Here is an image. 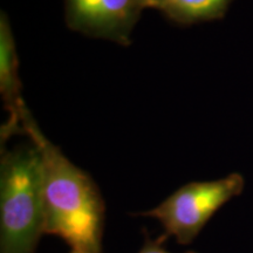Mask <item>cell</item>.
Instances as JSON below:
<instances>
[{
    "label": "cell",
    "instance_id": "1",
    "mask_svg": "<svg viewBox=\"0 0 253 253\" xmlns=\"http://www.w3.org/2000/svg\"><path fill=\"white\" fill-rule=\"evenodd\" d=\"M23 132L40 155L45 235L60 237L72 250L101 253L104 202L99 188L40 131L28 110Z\"/></svg>",
    "mask_w": 253,
    "mask_h": 253
},
{
    "label": "cell",
    "instance_id": "2",
    "mask_svg": "<svg viewBox=\"0 0 253 253\" xmlns=\"http://www.w3.org/2000/svg\"><path fill=\"white\" fill-rule=\"evenodd\" d=\"M45 235L41 164L33 144L2 151L0 162V253H36Z\"/></svg>",
    "mask_w": 253,
    "mask_h": 253
},
{
    "label": "cell",
    "instance_id": "3",
    "mask_svg": "<svg viewBox=\"0 0 253 253\" xmlns=\"http://www.w3.org/2000/svg\"><path fill=\"white\" fill-rule=\"evenodd\" d=\"M244 189V178L231 173L209 182H192L176 190L172 195L142 216L153 217L162 224L164 238L175 237L177 243L188 245L201 232L214 212L238 196Z\"/></svg>",
    "mask_w": 253,
    "mask_h": 253
},
{
    "label": "cell",
    "instance_id": "4",
    "mask_svg": "<svg viewBox=\"0 0 253 253\" xmlns=\"http://www.w3.org/2000/svg\"><path fill=\"white\" fill-rule=\"evenodd\" d=\"M143 9V0H65L66 24L72 31L125 46Z\"/></svg>",
    "mask_w": 253,
    "mask_h": 253
},
{
    "label": "cell",
    "instance_id": "5",
    "mask_svg": "<svg viewBox=\"0 0 253 253\" xmlns=\"http://www.w3.org/2000/svg\"><path fill=\"white\" fill-rule=\"evenodd\" d=\"M0 93L8 112V120L1 129V142L12 135L23 132V119L27 112L21 97L19 60L13 32L7 15H0Z\"/></svg>",
    "mask_w": 253,
    "mask_h": 253
},
{
    "label": "cell",
    "instance_id": "6",
    "mask_svg": "<svg viewBox=\"0 0 253 253\" xmlns=\"http://www.w3.org/2000/svg\"><path fill=\"white\" fill-rule=\"evenodd\" d=\"M230 0H143L145 8L160 11L177 24L188 25L213 19L225 11Z\"/></svg>",
    "mask_w": 253,
    "mask_h": 253
},
{
    "label": "cell",
    "instance_id": "7",
    "mask_svg": "<svg viewBox=\"0 0 253 253\" xmlns=\"http://www.w3.org/2000/svg\"><path fill=\"white\" fill-rule=\"evenodd\" d=\"M145 240H144V244L142 246V249L140 250L138 253H170L168 250L164 248V242H166V238L163 236L158 237L157 239L153 240L149 237V235H144ZM185 253H196L194 251H188Z\"/></svg>",
    "mask_w": 253,
    "mask_h": 253
},
{
    "label": "cell",
    "instance_id": "8",
    "mask_svg": "<svg viewBox=\"0 0 253 253\" xmlns=\"http://www.w3.org/2000/svg\"><path fill=\"white\" fill-rule=\"evenodd\" d=\"M71 253H90V252H87V251H82V250H72Z\"/></svg>",
    "mask_w": 253,
    "mask_h": 253
}]
</instances>
